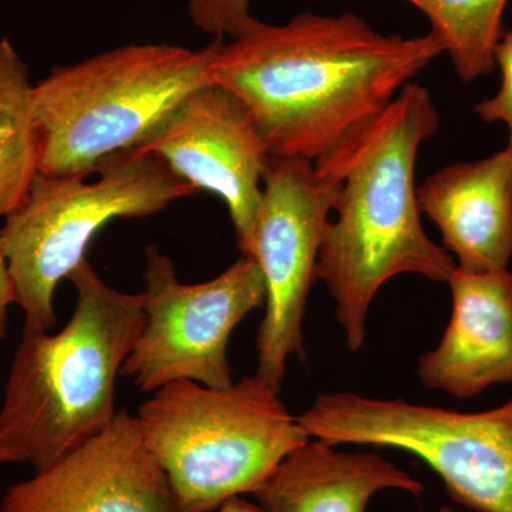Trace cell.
Returning <instances> with one entry per match:
<instances>
[{
    "label": "cell",
    "instance_id": "cell-5",
    "mask_svg": "<svg viewBox=\"0 0 512 512\" xmlns=\"http://www.w3.org/2000/svg\"><path fill=\"white\" fill-rule=\"evenodd\" d=\"M136 417L181 512H214L254 494L309 440L279 392L256 375L222 389L187 380L167 384Z\"/></svg>",
    "mask_w": 512,
    "mask_h": 512
},
{
    "label": "cell",
    "instance_id": "cell-7",
    "mask_svg": "<svg viewBox=\"0 0 512 512\" xmlns=\"http://www.w3.org/2000/svg\"><path fill=\"white\" fill-rule=\"evenodd\" d=\"M296 419L309 439L412 454L464 507L512 512V399L463 413L339 392L320 394Z\"/></svg>",
    "mask_w": 512,
    "mask_h": 512
},
{
    "label": "cell",
    "instance_id": "cell-21",
    "mask_svg": "<svg viewBox=\"0 0 512 512\" xmlns=\"http://www.w3.org/2000/svg\"><path fill=\"white\" fill-rule=\"evenodd\" d=\"M439 512H451V511H450V508L444 507V508H441V510Z\"/></svg>",
    "mask_w": 512,
    "mask_h": 512
},
{
    "label": "cell",
    "instance_id": "cell-3",
    "mask_svg": "<svg viewBox=\"0 0 512 512\" xmlns=\"http://www.w3.org/2000/svg\"><path fill=\"white\" fill-rule=\"evenodd\" d=\"M72 318L59 332H23L0 407V464L35 471L116 417V384L146 323L144 293L107 285L87 259L69 275Z\"/></svg>",
    "mask_w": 512,
    "mask_h": 512
},
{
    "label": "cell",
    "instance_id": "cell-19",
    "mask_svg": "<svg viewBox=\"0 0 512 512\" xmlns=\"http://www.w3.org/2000/svg\"><path fill=\"white\" fill-rule=\"evenodd\" d=\"M13 303H16L15 281L10 274L8 259L0 245V340L5 338L9 308Z\"/></svg>",
    "mask_w": 512,
    "mask_h": 512
},
{
    "label": "cell",
    "instance_id": "cell-15",
    "mask_svg": "<svg viewBox=\"0 0 512 512\" xmlns=\"http://www.w3.org/2000/svg\"><path fill=\"white\" fill-rule=\"evenodd\" d=\"M40 143L28 67L8 39L0 40V218L26 197L39 174Z\"/></svg>",
    "mask_w": 512,
    "mask_h": 512
},
{
    "label": "cell",
    "instance_id": "cell-12",
    "mask_svg": "<svg viewBox=\"0 0 512 512\" xmlns=\"http://www.w3.org/2000/svg\"><path fill=\"white\" fill-rule=\"evenodd\" d=\"M447 284L453 299L450 322L439 345L420 357V382L458 400L512 383L511 272L457 268Z\"/></svg>",
    "mask_w": 512,
    "mask_h": 512
},
{
    "label": "cell",
    "instance_id": "cell-4",
    "mask_svg": "<svg viewBox=\"0 0 512 512\" xmlns=\"http://www.w3.org/2000/svg\"><path fill=\"white\" fill-rule=\"evenodd\" d=\"M222 36L200 50L147 43L57 66L33 86L39 173H96L101 161L131 150L192 92L211 84Z\"/></svg>",
    "mask_w": 512,
    "mask_h": 512
},
{
    "label": "cell",
    "instance_id": "cell-14",
    "mask_svg": "<svg viewBox=\"0 0 512 512\" xmlns=\"http://www.w3.org/2000/svg\"><path fill=\"white\" fill-rule=\"evenodd\" d=\"M309 439L289 453L255 491L266 512H366L373 495L424 491L423 483L373 453H346Z\"/></svg>",
    "mask_w": 512,
    "mask_h": 512
},
{
    "label": "cell",
    "instance_id": "cell-1",
    "mask_svg": "<svg viewBox=\"0 0 512 512\" xmlns=\"http://www.w3.org/2000/svg\"><path fill=\"white\" fill-rule=\"evenodd\" d=\"M433 33L383 35L355 13L252 20L222 40L211 82L247 109L271 157L315 161L365 130L443 55Z\"/></svg>",
    "mask_w": 512,
    "mask_h": 512
},
{
    "label": "cell",
    "instance_id": "cell-2",
    "mask_svg": "<svg viewBox=\"0 0 512 512\" xmlns=\"http://www.w3.org/2000/svg\"><path fill=\"white\" fill-rule=\"evenodd\" d=\"M439 123L430 93L409 83L382 116L315 161L320 173L340 183L316 279L335 301L352 352L365 345L367 313L387 281L416 274L448 282L457 269L453 256L424 231L414 183L420 146Z\"/></svg>",
    "mask_w": 512,
    "mask_h": 512
},
{
    "label": "cell",
    "instance_id": "cell-17",
    "mask_svg": "<svg viewBox=\"0 0 512 512\" xmlns=\"http://www.w3.org/2000/svg\"><path fill=\"white\" fill-rule=\"evenodd\" d=\"M192 22L202 32L229 39L237 37L251 25L249 0H188Z\"/></svg>",
    "mask_w": 512,
    "mask_h": 512
},
{
    "label": "cell",
    "instance_id": "cell-6",
    "mask_svg": "<svg viewBox=\"0 0 512 512\" xmlns=\"http://www.w3.org/2000/svg\"><path fill=\"white\" fill-rule=\"evenodd\" d=\"M99 178L37 174L6 217L0 245L25 315L23 332H50L57 286L84 259L97 232L117 218H146L197 190L163 158L131 148L101 161Z\"/></svg>",
    "mask_w": 512,
    "mask_h": 512
},
{
    "label": "cell",
    "instance_id": "cell-18",
    "mask_svg": "<svg viewBox=\"0 0 512 512\" xmlns=\"http://www.w3.org/2000/svg\"><path fill=\"white\" fill-rule=\"evenodd\" d=\"M495 66L501 70V87L493 99L478 103L474 111L485 123L503 121L510 130L512 147V32H504L500 43L495 47Z\"/></svg>",
    "mask_w": 512,
    "mask_h": 512
},
{
    "label": "cell",
    "instance_id": "cell-16",
    "mask_svg": "<svg viewBox=\"0 0 512 512\" xmlns=\"http://www.w3.org/2000/svg\"><path fill=\"white\" fill-rule=\"evenodd\" d=\"M429 19L457 76L470 83L494 72L508 0H406Z\"/></svg>",
    "mask_w": 512,
    "mask_h": 512
},
{
    "label": "cell",
    "instance_id": "cell-10",
    "mask_svg": "<svg viewBox=\"0 0 512 512\" xmlns=\"http://www.w3.org/2000/svg\"><path fill=\"white\" fill-rule=\"evenodd\" d=\"M137 150L163 158L195 190L227 205L242 255L254 251L256 217L269 153L244 104L218 84L187 97Z\"/></svg>",
    "mask_w": 512,
    "mask_h": 512
},
{
    "label": "cell",
    "instance_id": "cell-11",
    "mask_svg": "<svg viewBox=\"0 0 512 512\" xmlns=\"http://www.w3.org/2000/svg\"><path fill=\"white\" fill-rule=\"evenodd\" d=\"M0 512H181L136 416L106 427L33 477L12 485Z\"/></svg>",
    "mask_w": 512,
    "mask_h": 512
},
{
    "label": "cell",
    "instance_id": "cell-13",
    "mask_svg": "<svg viewBox=\"0 0 512 512\" xmlns=\"http://www.w3.org/2000/svg\"><path fill=\"white\" fill-rule=\"evenodd\" d=\"M420 210L440 229L457 268L507 269L512 258V147L441 168L417 187Z\"/></svg>",
    "mask_w": 512,
    "mask_h": 512
},
{
    "label": "cell",
    "instance_id": "cell-20",
    "mask_svg": "<svg viewBox=\"0 0 512 512\" xmlns=\"http://www.w3.org/2000/svg\"><path fill=\"white\" fill-rule=\"evenodd\" d=\"M214 512H266L259 504L249 503L244 498H232Z\"/></svg>",
    "mask_w": 512,
    "mask_h": 512
},
{
    "label": "cell",
    "instance_id": "cell-9",
    "mask_svg": "<svg viewBox=\"0 0 512 512\" xmlns=\"http://www.w3.org/2000/svg\"><path fill=\"white\" fill-rule=\"evenodd\" d=\"M339 181L303 158L269 157L254 251L266 285L255 375L281 392L291 357L305 359L302 323Z\"/></svg>",
    "mask_w": 512,
    "mask_h": 512
},
{
    "label": "cell",
    "instance_id": "cell-8",
    "mask_svg": "<svg viewBox=\"0 0 512 512\" xmlns=\"http://www.w3.org/2000/svg\"><path fill=\"white\" fill-rule=\"evenodd\" d=\"M146 261V323L121 376L146 393L185 380L215 389L231 386L229 339L265 303L258 261L241 255L217 278L194 285L178 281L173 261L156 247L146 248Z\"/></svg>",
    "mask_w": 512,
    "mask_h": 512
}]
</instances>
